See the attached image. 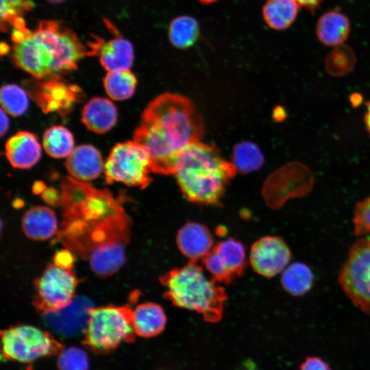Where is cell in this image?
<instances>
[{
  "instance_id": "cell-1",
  "label": "cell",
  "mask_w": 370,
  "mask_h": 370,
  "mask_svg": "<svg viewBox=\"0 0 370 370\" xmlns=\"http://www.w3.org/2000/svg\"><path fill=\"white\" fill-rule=\"evenodd\" d=\"M60 206L62 243L98 275L117 272L125 263L130 235V220L121 204L110 191L68 177L62 184Z\"/></svg>"
},
{
  "instance_id": "cell-2",
  "label": "cell",
  "mask_w": 370,
  "mask_h": 370,
  "mask_svg": "<svg viewBox=\"0 0 370 370\" xmlns=\"http://www.w3.org/2000/svg\"><path fill=\"white\" fill-rule=\"evenodd\" d=\"M204 133L202 117L193 102L167 92L147 105L133 140L147 149L153 172L170 175L175 173L181 151L200 141Z\"/></svg>"
},
{
  "instance_id": "cell-3",
  "label": "cell",
  "mask_w": 370,
  "mask_h": 370,
  "mask_svg": "<svg viewBox=\"0 0 370 370\" xmlns=\"http://www.w3.org/2000/svg\"><path fill=\"white\" fill-rule=\"evenodd\" d=\"M11 37L14 64L40 80L61 78L88 55L81 39L60 21H40L34 30L14 28Z\"/></svg>"
},
{
  "instance_id": "cell-4",
  "label": "cell",
  "mask_w": 370,
  "mask_h": 370,
  "mask_svg": "<svg viewBox=\"0 0 370 370\" xmlns=\"http://www.w3.org/2000/svg\"><path fill=\"white\" fill-rule=\"evenodd\" d=\"M237 169L225 160L217 147L198 141L180 153L174 175L189 201L206 205L221 203L225 187Z\"/></svg>"
},
{
  "instance_id": "cell-5",
  "label": "cell",
  "mask_w": 370,
  "mask_h": 370,
  "mask_svg": "<svg viewBox=\"0 0 370 370\" xmlns=\"http://www.w3.org/2000/svg\"><path fill=\"white\" fill-rule=\"evenodd\" d=\"M160 282L165 297L175 306L196 312L208 322L221 319L225 291L195 262L171 269L160 278Z\"/></svg>"
},
{
  "instance_id": "cell-6",
  "label": "cell",
  "mask_w": 370,
  "mask_h": 370,
  "mask_svg": "<svg viewBox=\"0 0 370 370\" xmlns=\"http://www.w3.org/2000/svg\"><path fill=\"white\" fill-rule=\"evenodd\" d=\"M128 306L93 308L90 312L82 343L96 354H108L123 343H132L136 332Z\"/></svg>"
},
{
  "instance_id": "cell-7",
  "label": "cell",
  "mask_w": 370,
  "mask_h": 370,
  "mask_svg": "<svg viewBox=\"0 0 370 370\" xmlns=\"http://www.w3.org/2000/svg\"><path fill=\"white\" fill-rule=\"evenodd\" d=\"M151 164L147 149L135 140L116 144L104 163L108 184L119 182L144 188L151 182Z\"/></svg>"
},
{
  "instance_id": "cell-8",
  "label": "cell",
  "mask_w": 370,
  "mask_h": 370,
  "mask_svg": "<svg viewBox=\"0 0 370 370\" xmlns=\"http://www.w3.org/2000/svg\"><path fill=\"white\" fill-rule=\"evenodd\" d=\"M1 357L5 360L32 362L59 355L63 345L49 332L29 325L12 326L1 332Z\"/></svg>"
},
{
  "instance_id": "cell-9",
  "label": "cell",
  "mask_w": 370,
  "mask_h": 370,
  "mask_svg": "<svg viewBox=\"0 0 370 370\" xmlns=\"http://www.w3.org/2000/svg\"><path fill=\"white\" fill-rule=\"evenodd\" d=\"M338 281L353 304L370 314V238L360 237L351 246Z\"/></svg>"
},
{
  "instance_id": "cell-10",
  "label": "cell",
  "mask_w": 370,
  "mask_h": 370,
  "mask_svg": "<svg viewBox=\"0 0 370 370\" xmlns=\"http://www.w3.org/2000/svg\"><path fill=\"white\" fill-rule=\"evenodd\" d=\"M77 285L71 269L51 264L35 282L34 306L44 315L59 311L72 302Z\"/></svg>"
},
{
  "instance_id": "cell-11",
  "label": "cell",
  "mask_w": 370,
  "mask_h": 370,
  "mask_svg": "<svg viewBox=\"0 0 370 370\" xmlns=\"http://www.w3.org/2000/svg\"><path fill=\"white\" fill-rule=\"evenodd\" d=\"M313 182L307 166L294 162L284 166L271 177L264 190V197L270 208H280L287 200L308 195Z\"/></svg>"
},
{
  "instance_id": "cell-12",
  "label": "cell",
  "mask_w": 370,
  "mask_h": 370,
  "mask_svg": "<svg viewBox=\"0 0 370 370\" xmlns=\"http://www.w3.org/2000/svg\"><path fill=\"white\" fill-rule=\"evenodd\" d=\"M202 261L213 279L229 282L243 273L247 263L246 251L240 241L226 238L215 245Z\"/></svg>"
},
{
  "instance_id": "cell-13",
  "label": "cell",
  "mask_w": 370,
  "mask_h": 370,
  "mask_svg": "<svg viewBox=\"0 0 370 370\" xmlns=\"http://www.w3.org/2000/svg\"><path fill=\"white\" fill-rule=\"evenodd\" d=\"M291 251L286 242L280 236H265L251 246L249 261L258 274L272 278L281 273L289 264Z\"/></svg>"
},
{
  "instance_id": "cell-14",
  "label": "cell",
  "mask_w": 370,
  "mask_h": 370,
  "mask_svg": "<svg viewBox=\"0 0 370 370\" xmlns=\"http://www.w3.org/2000/svg\"><path fill=\"white\" fill-rule=\"evenodd\" d=\"M88 55H97L108 72L130 70L134 60L132 44L119 34L108 41L97 38L95 42L90 44Z\"/></svg>"
},
{
  "instance_id": "cell-15",
  "label": "cell",
  "mask_w": 370,
  "mask_h": 370,
  "mask_svg": "<svg viewBox=\"0 0 370 370\" xmlns=\"http://www.w3.org/2000/svg\"><path fill=\"white\" fill-rule=\"evenodd\" d=\"M77 88L61 78L42 80L34 88V97L43 111L61 112L69 110L78 99Z\"/></svg>"
},
{
  "instance_id": "cell-16",
  "label": "cell",
  "mask_w": 370,
  "mask_h": 370,
  "mask_svg": "<svg viewBox=\"0 0 370 370\" xmlns=\"http://www.w3.org/2000/svg\"><path fill=\"white\" fill-rule=\"evenodd\" d=\"M176 243L180 252L191 262L203 260L214 247L210 230L196 222L187 223L180 229Z\"/></svg>"
},
{
  "instance_id": "cell-17",
  "label": "cell",
  "mask_w": 370,
  "mask_h": 370,
  "mask_svg": "<svg viewBox=\"0 0 370 370\" xmlns=\"http://www.w3.org/2000/svg\"><path fill=\"white\" fill-rule=\"evenodd\" d=\"M66 158V169L76 180L88 182L103 172L105 162L99 151L92 145H79Z\"/></svg>"
},
{
  "instance_id": "cell-18",
  "label": "cell",
  "mask_w": 370,
  "mask_h": 370,
  "mask_svg": "<svg viewBox=\"0 0 370 370\" xmlns=\"http://www.w3.org/2000/svg\"><path fill=\"white\" fill-rule=\"evenodd\" d=\"M5 147L8 160L16 169H30L41 157L40 144L36 136L29 132H17L7 140Z\"/></svg>"
},
{
  "instance_id": "cell-19",
  "label": "cell",
  "mask_w": 370,
  "mask_h": 370,
  "mask_svg": "<svg viewBox=\"0 0 370 370\" xmlns=\"http://www.w3.org/2000/svg\"><path fill=\"white\" fill-rule=\"evenodd\" d=\"M117 108L113 102L105 97H94L84 106L82 121L90 131L104 134L115 125Z\"/></svg>"
},
{
  "instance_id": "cell-20",
  "label": "cell",
  "mask_w": 370,
  "mask_h": 370,
  "mask_svg": "<svg viewBox=\"0 0 370 370\" xmlns=\"http://www.w3.org/2000/svg\"><path fill=\"white\" fill-rule=\"evenodd\" d=\"M22 229L29 238L45 241L57 233L58 220L55 213L50 208L36 206L25 213L22 219Z\"/></svg>"
},
{
  "instance_id": "cell-21",
  "label": "cell",
  "mask_w": 370,
  "mask_h": 370,
  "mask_svg": "<svg viewBox=\"0 0 370 370\" xmlns=\"http://www.w3.org/2000/svg\"><path fill=\"white\" fill-rule=\"evenodd\" d=\"M350 32L348 18L338 10H330L319 18L316 25V35L320 42L326 46L343 45Z\"/></svg>"
},
{
  "instance_id": "cell-22",
  "label": "cell",
  "mask_w": 370,
  "mask_h": 370,
  "mask_svg": "<svg viewBox=\"0 0 370 370\" xmlns=\"http://www.w3.org/2000/svg\"><path fill=\"white\" fill-rule=\"evenodd\" d=\"M132 320L136 335L151 338L160 334L166 324V316L159 304L145 302L138 305L132 312Z\"/></svg>"
},
{
  "instance_id": "cell-23",
  "label": "cell",
  "mask_w": 370,
  "mask_h": 370,
  "mask_svg": "<svg viewBox=\"0 0 370 370\" xmlns=\"http://www.w3.org/2000/svg\"><path fill=\"white\" fill-rule=\"evenodd\" d=\"M93 304L86 297L74 298L72 302L63 309L45 314L48 321L54 327L62 330H74L82 323L86 325Z\"/></svg>"
},
{
  "instance_id": "cell-24",
  "label": "cell",
  "mask_w": 370,
  "mask_h": 370,
  "mask_svg": "<svg viewBox=\"0 0 370 370\" xmlns=\"http://www.w3.org/2000/svg\"><path fill=\"white\" fill-rule=\"evenodd\" d=\"M300 7L296 0H267L262 8V16L270 28L286 29L295 22Z\"/></svg>"
},
{
  "instance_id": "cell-25",
  "label": "cell",
  "mask_w": 370,
  "mask_h": 370,
  "mask_svg": "<svg viewBox=\"0 0 370 370\" xmlns=\"http://www.w3.org/2000/svg\"><path fill=\"white\" fill-rule=\"evenodd\" d=\"M281 284L290 295L300 297L312 288L314 275L310 268L303 262H293L281 273Z\"/></svg>"
},
{
  "instance_id": "cell-26",
  "label": "cell",
  "mask_w": 370,
  "mask_h": 370,
  "mask_svg": "<svg viewBox=\"0 0 370 370\" xmlns=\"http://www.w3.org/2000/svg\"><path fill=\"white\" fill-rule=\"evenodd\" d=\"M72 133L62 125H54L42 136V146L45 152L53 158H67L75 149Z\"/></svg>"
},
{
  "instance_id": "cell-27",
  "label": "cell",
  "mask_w": 370,
  "mask_h": 370,
  "mask_svg": "<svg viewBox=\"0 0 370 370\" xmlns=\"http://www.w3.org/2000/svg\"><path fill=\"white\" fill-rule=\"evenodd\" d=\"M136 84V77L130 70L109 71L103 79L107 95L116 101L130 99L135 92Z\"/></svg>"
},
{
  "instance_id": "cell-28",
  "label": "cell",
  "mask_w": 370,
  "mask_h": 370,
  "mask_svg": "<svg viewBox=\"0 0 370 370\" xmlns=\"http://www.w3.org/2000/svg\"><path fill=\"white\" fill-rule=\"evenodd\" d=\"M199 26L197 21L189 16H180L173 18L169 27L171 43L178 49L191 47L197 40Z\"/></svg>"
},
{
  "instance_id": "cell-29",
  "label": "cell",
  "mask_w": 370,
  "mask_h": 370,
  "mask_svg": "<svg viewBox=\"0 0 370 370\" xmlns=\"http://www.w3.org/2000/svg\"><path fill=\"white\" fill-rule=\"evenodd\" d=\"M232 158V163L236 169L243 173H249L260 169L264 162L260 149L250 142L237 144L234 148Z\"/></svg>"
},
{
  "instance_id": "cell-30",
  "label": "cell",
  "mask_w": 370,
  "mask_h": 370,
  "mask_svg": "<svg viewBox=\"0 0 370 370\" xmlns=\"http://www.w3.org/2000/svg\"><path fill=\"white\" fill-rule=\"evenodd\" d=\"M1 109L14 116H19L25 113L29 107L27 92L21 86L9 84L1 89Z\"/></svg>"
},
{
  "instance_id": "cell-31",
  "label": "cell",
  "mask_w": 370,
  "mask_h": 370,
  "mask_svg": "<svg viewBox=\"0 0 370 370\" xmlns=\"http://www.w3.org/2000/svg\"><path fill=\"white\" fill-rule=\"evenodd\" d=\"M356 58L352 50L343 45L334 47L327 56L325 64L327 71L333 76H342L354 68Z\"/></svg>"
},
{
  "instance_id": "cell-32",
  "label": "cell",
  "mask_w": 370,
  "mask_h": 370,
  "mask_svg": "<svg viewBox=\"0 0 370 370\" xmlns=\"http://www.w3.org/2000/svg\"><path fill=\"white\" fill-rule=\"evenodd\" d=\"M32 0H1V29L5 32L13 27L28 12L33 10Z\"/></svg>"
},
{
  "instance_id": "cell-33",
  "label": "cell",
  "mask_w": 370,
  "mask_h": 370,
  "mask_svg": "<svg viewBox=\"0 0 370 370\" xmlns=\"http://www.w3.org/2000/svg\"><path fill=\"white\" fill-rule=\"evenodd\" d=\"M58 367L59 370H88V356L78 347L64 349L58 355Z\"/></svg>"
},
{
  "instance_id": "cell-34",
  "label": "cell",
  "mask_w": 370,
  "mask_h": 370,
  "mask_svg": "<svg viewBox=\"0 0 370 370\" xmlns=\"http://www.w3.org/2000/svg\"><path fill=\"white\" fill-rule=\"evenodd\" d=\"M353 225L355 235L370 238V195L356 203Z\"/></svg>"
},
{
  "instance_id": "cell-35",
  "label": "cell",
  "mask_w": 370,
  "mask_h": 370,
  "mask_svg": "<svg viewBox=\"0 0 370 370\" xmlns=\"http://www.w3.org/2000/svg\"><path fill=\"white\" fill-rule=\"evenodd\" d=\"M299 370H332L330 365L317 356H308L299 366Z\"/></svg>"
},
{
  "instance_id": "cell-36",
  "label": "cell",
  "mask_w": 370,
  "mask_h": 370,
  "mask_svg": "<svg viewBox=\"0 0 370 370\" xmlns=\"http://www.w3.org/2000/svg\"><path fill=\"white\" fill-rule=\"evenodd\" d=\"M73 263V257L71 251L69 249L62 250L56 254L54 264L57 266L64 269H71Z\"/></svg>"
},
{
  "instance_id": "cell-37",
  "label": "cell",
  "mask_w": 370,
  "mask_h": 370,
  "mask_svg": "<svg viewBox=\"0 0 370 370\" xmlns=\"http://www.w3.org/2000/svg\"><path fill=\"white\" fill-rule=\"evenodd\" d=\"M234 370H263L254 361L247 359L241 362Z\"/></svg>"
},
{
  "instance_id": "cell-38",
  "label": "cell",
  "mask_w": 370,
  "mask_h": 370,
  "mask_svg": "<svg viewBox=\"0 0 370 370\" xmlns=\"http://www.w3.org/2000/svg\"><path fill=\"white\" fill-rule=\"evenodd\" d=\"M323 0H296L301 7H304L310 11H314L318 8Z\"/></svg>"
},
{
  "instance_id": "cell-39",
  "label": "cell",
  "mask_w": 370,
  "mask_h": 370,
  "mask_svg": "<svg viewBox=\"0 0 370 370\" xmlns=\"http://www.w3.org/2000/svg\"><path fill=\"white\" fill-rule=\"evenodd\" d=\"M6 113L3 109L1 110V136H3L8 132L10 127V120Z\"/></svg>"
},
{
  "instance_id": "cell-40",
  "label": "cell",
  "mask_w": 370,
  "mask_h": 370,
  "mask_svg": "<svg viewBox=\"0 0 370 370\" xmlns=\"http://www.w3.org/2000/svg\"><path fill=\"white\" fill-rule=\"evenodd\" d=\"M366 107L367 110L365 114V123L366 128L370 134V101L367 103Z\"/></svg>"
},
{
  "instance_id": "cell-41",
  "label": "cell",
  "mask_w": 370,
  "mask_h": 370,
  "mask_svg": "<svg viewBox=\"0 0 370 370\" xmlns=\"http://www.w3.org/2000/svg\"><path fill=\"white\" fill-rule=\"evenodd\" d=\"M51 4H58L66 1V0H46Z\"/></svg>"
},
{
  "instance_id": "cell-42",
  "label": "cell",
  "mask_w": 370,
  "mask_h": 370,
  "mask_svg": "<svg viewBox=\"0 0 370 370\" xmlns=\"http://www.w3.org/2000/svg\"><path fill=\"white\" fill-rule=\"evenodd\" d=\"M198 1H199L201 3H204V4H210L218 0H198Z\"/></svg>"
}]
</instances>
